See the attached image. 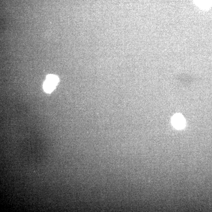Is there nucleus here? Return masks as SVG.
<instances>
[{
    "label": "nucleus",
    "instance_id": "obj_1",
    "mask_svg": "<svg viewBox=\"0 0 212 212\" xmlns=\"http://www.w3.org/2000/svg\"><path fill=\"white\" fill-rule=\"evenodd\" d=\"M172 122L173 126L178 129H182L184 127L185 120L181 115H175L172 118Z\"/></svg>",
    "mask_w": 212,
    "mask_h": 212
},
{
    "label": "nucleus",
    "instance_id": "obj_2",
    "mask_svg": "<svg viewBox=\"0 0 212 212\" xmlns=\"http://www.w3.org/2000/svg\"><path fill=\"white\" fill-rule=\"evenodd\" d=\"M43 87L44 90L46 93H50L55 89L56 85L46 80L44 81Z\"/></svg>",
    "mask_w": 212,
    "mask_h": 212
},
{
    "label": "nucleus",
    "instance_id": "obj_3",
    "mask_svg": "<svg viewBox=\"0 0 212 212\" xmlns=\"http://www.w3.org/2000/svg\"><path fill=\"white\" fill-rule=\"evenodd\" d=\"M46 80L56 86L58 83L59 79L56 75L50 74L46 76Z\"/></svg>",
    "mask_w": 212,
    "mask_h": 212
}]
</instances>
